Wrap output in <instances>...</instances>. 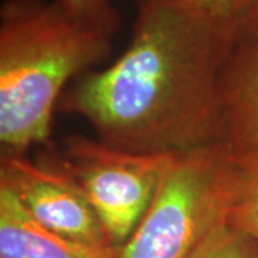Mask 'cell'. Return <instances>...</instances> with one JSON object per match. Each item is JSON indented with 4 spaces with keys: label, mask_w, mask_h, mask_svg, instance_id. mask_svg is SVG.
I'll return each mask as SVG.
<instances>
[{
    "label": "cell",
    "mask_w": 258,
    "mask_h": 258,
    "mask_svg": "<svg viewBox=\"0 0 258 258\" xmlns=\"http://www.w3.org/2000/svg\"><path fill=\"white\" fill-rule=\"evenodd\" d=\"M74 16L106 28H118V16L109 0H57Z\"/></svg>",
    "instance_id": "cell-11"
},
{
    "label": "cell",
    "mask_w": 258,
    "mask_h": 258,
    "mask_svg": "<svg viewBox=\"0 0 258 258\" xmlns=\"http://www.w3.org/2000/svg\"><path fill=\"white\" fill-rule=\"evenodd\" d=\"M0 185L9 188L32 217L49 230L69 240L113 247L81 185L53 155L37 162L23 155L2 157Z\"/></svg>",
    "instance_id": "cell-5"
},
{
    "label": "cell",
    "mask_w": 258,
    "mask_h": 258,
    "mask_svg": "<svg viewBox=\"0 0 258 258\" xmlns=\"http://www.w3.org/2000/svg\"><path fill=\"white\" fill-rule=\"evenodd\" d=\"M212 20L230 29L232 33L240 32L249 22L258 18V0H189Z\"/></svg>",
    "instance_id": "cell-9"
},
{
    "label": "cell",
    "mask_w": 258,
    "mask_h": 258,
    "mask_svg": "<svg viewBox=\"0 0 258 258\" xmlns=\"http://www.w3.org/2000/svg\"><path fill=\"white\" fill-rule=\"evenodd\" d=\"M115 29L74 16L56 0H6L0 9V147L20 157L46 144L69 81L103 62Z\"/></svg>",
    "instance_id": "cell-2"
},
{
    "label": "cell",
    "mask_w": 258,
    "mask_h": 258,
    "mask_svg": "<svg viewBox=\"0 0 258 258\" xmlns=\"http://www.w3.org/2000/svg\"><path fill=\"white\" fill-rule=\"evenodd\" d=\"M230 154L225 222L258 245V151Z\"/></svg>",
    "instance_id": "cell-8"
},
{
    "label": "cell",
    "mask_w": 258,
    "mask_h": 258,
    "mask_svg": "<svg viewBox=\"0 0 258 258\" xmlns=\"http://www.w3.org/2000/svg\"><path fill=\"white\" fill-rule=\"evenodd\" d=\"M178 154L137 152L72 135L56 162L74 176L113 247L126 242Z\"/></svg>",
    "instance_id": "cell-4"
},
{
    "label": "cell",
    "mask_w": 258,
    "mask_h": 258,
    "mask_svg": "<svg viewBox=\"0 0 258 258\" xmlns=\"http://www.w3.org/2000/svg\"><path fill=\"white\" fill-rule=\"evenodd\" d=\"M249 242V258H258V248L254 245L252 241H248Z\"/></svg>",
    "instance_id": "cell-12"
},
{
    "label": "cell",
    "mask_w": 258,
    "mask_h": 258,
    "mask_svg": "<svg viewBox=\"0 0 258 258\" xmlns=\"http://www.w3.org/2000/svg\"><path fill=\"white\" fill-rule=\"evenodd\" d=\"M142 2H148V0H142Z\"/></svg>",
    "instance_id": "cell-13"
},
{
    "label": "cell",
    "mask_w": 258,
    "mask_h": 258,
    "mask_svg": "<svg viewBox=\"0 0 258 258\" xmlns=\"http://www.w3.org/2000/svg\"><path fill=\"white\" fill-rule=\"evenodd\" d=\"M221 145L258 151V18L237 33L221 76Z\"/></svg>",
    "instance_id": "cell-6"
},
{
    "label": "cell",
    "mask_w": 258,
    "mask_h": 258,
    "mask_svg": "<svg viewBox=\"0 0 258 258\" xmlns=\"http://www.w3.org/2000/svg\"><path fill=\"white\" fill-rule=\"evenodd\" d=\"M230 154L222 145L178 154L118 258H188L225 222Z\"/></svg>",
    "instance_id": "cell-3"
},
{
    "label": "cell",
    "mask_w": 258,
    "mask_h": 258,
    "mask_svg": "<svg viewBox=\"0 0 258 258\" xmlns=\"http://www.w3.org/2000/svg\"><path fill=\"white\" fill-rule=\"evenodd\" d=\"M188 258H249V242L227 222H222Z\"/></svg>",
    "instance_id": "cell-10"
},
{
    "label": "cell",
    "mask_w": 258,
    "mask_h": 258,
    "mask_svg": "<svg viewBox=\"0 0 258 258\" xmlns=\"http://www.w3.org/2000/svg\"><path fill=\"white\" fill-rule=\"evenodd\" d=\"M235 33L189 0L142 2L125 52L59 102L112 147L184 154L221 145V76Z\"/></svg>",
    "instance_id": "cell-1"
},
{
    "label": "cell",
    "mask_w": 258,
    "mask_h": 258,
    "mask_svg": "<svg viewBox=\"0 0 258 258\" xmlns=\"http://www.w3.org/2000/svg\"><path fill=\"white\" fill-rule=\"evenodd\" d=\"M0 258H118V248L69 240L49 230L0 185Z\"/></svg>",
    "instance_id": "cell-7"
}]
</instances>
